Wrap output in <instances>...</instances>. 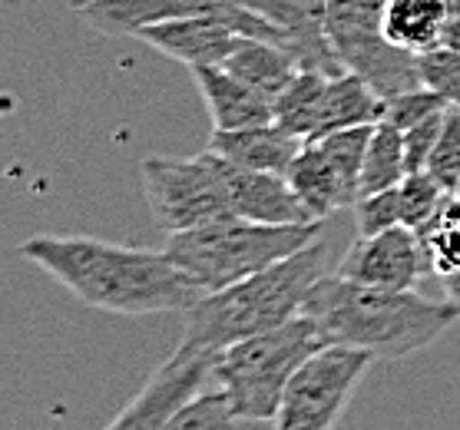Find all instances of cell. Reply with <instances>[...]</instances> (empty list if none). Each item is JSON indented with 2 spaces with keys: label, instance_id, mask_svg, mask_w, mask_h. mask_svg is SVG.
I'll return each mask as SVG.
<instances>
[{
  "label": "cell",
  "instance_id": "10",
  "mask_svg": "<svg viewBox=\"0 0 460 430\" xmlns=\"http://www.w3.org/2000/svg\"><path fill=\"white\" fill-rule=\"evenodd\" d=\"M212 361L216 357L179 345L103 430H166L169 420L212 378Z\"/></svg>",
  "mask_w": 460,
  "mask_h": 430
},
{
  "label": "cell",
  "instance_id": "23",
  "mask_svg": "<svg viewBox=\"0 0 460 430\" xmlns=\"http://www.w3.org/2000/svg\"><path fill=\"white\" fill-rule=\"evenodd\" d=\"M418 235L424 241V249H428L438 278L460 272V192H450L444 206H440V212Z\"/></svg>",
  "mask_w": 460,
  "mask_h": 430
},
{
  "label": "cell",
  "instance_id": "12",
  "mask_svg": "<svg viewBox=\"0 0 460 430\" xmlns=\"http://www.w3.org/2000/svg\"><path fill=\"white\" fill-rule=\"evenodd\" d=\"M137 40L192 70V66H222L226 57L239 47L242 33H235V27L219 13H196V17L153 23L137 33Z\"/></svg>",
  "mask_w": 460,
  "mask_h": 430
},
{
  "label": "cell",
  "instance_id": "33",
  "mask_svg": "<svg viewBox=\"0 0 460 430\" xmlns=\"http://www.w3.org/2000/svg\"><path fill=\"white\" fill-rule=\"evenodd\" d=\"M86 4H93V0H70V7H74V11H80V7H86Z\"/></svg>",
  "mask_w": 460,
  "mask_h": 430
},
{
  "label": "cell",
  "instance_id": "21",
  "mask_svg": "<svg viewBox=\"0 0 460 430\" xmlns=\"http://www.w3.org/2000/svg\"><path fill=\"white\" fill-rule=\"evenodd\" d=\"M324 86L328 74L322 70H298L295 80L275 96V123L288 129L298 139H312L318 127V113H322Z\"/></svg>",
  "mask_w": 460,
  "mask_h": 430
},
{
  "label": "cell",
  "instance_id": "28",
  "mask_svg": "<svg viewBox=\"0 0 460 430\" xmlns=\"http://www.w3.org/2000/svg\"><path fill=\"white\" fill-rule=\"evenodd\" d=\"M351 209H355L358 235H377V232H387L394 225H404L401 222V186L361 196Z\"/></svg>",
  "mask_w": 460,
  "mask_h": 430
},
{
  "label": "cell",
  "instance_id": "16",
  "mask_svg": "<svg viewBox=\"0 0 460 430\" xmlns=\"http://www.w3.org/2000/svg\"><path fill=\"white\" fill-rule=\"evenodd\" d=\"M305 139L292 136L279 123H261L245 129H212L209 153L242 169H259V172H285L292 169L295 156L302 153Z\"/></svg>",
  "mask_w": 460,
  "mask_h": 430
},
{
  "label": "cell",
  "instance_id": "19",
  "mask_svg": "<svg viewBox=\"0 0 460 430\" xmlns=\"http://www.w3.org/2000/svg\"><path fill=\"white\" fill-rule=\"evenodd\" d=\"M381 119H385V100H381L361 76L345 70V74L328 76L322 113H318V127H314L312 139L338 133V129L377 127Z\"/></svg>",
  "mask_w": 460,
  "mask_h": 430
},
{
  "label": "cell",
  "instance_id": "18",
  "mask_svg": "<svg viewBox=\"0 0 460 430\" xmlns=\"http://www.w3.org/2000/svg\"><path fill=\"white\" fill-rule=\"evenodd\" d=\"M454 4L457 0H385L381 23H385L387 40L418 57L438 50L444 43Z\"/></svg>",
  "mask_w": 460,
  "mask_h": 430
},
{
  "label": "cell",
  "instance_id": "29",
  "mask_svg": "<svg viewBox=\"0 0 460 430\" xmlns=\"http://www.w3.org/2000/svg\"><path fill=\"white\" fill-rule=\"evenodd\" d=\"M420 74L430 90H438L450 106H460V53L438 47L420 57Z\"/></svg>",
  "mask_w": 460,
  "mask_h": 430
},
{
  "label": "cell",
  "instance_id": "25",
  "mask_svg": "<svg viewBox=\"0 0 460 430\" xmlns=\"http://www.w3.org/2000/svg\"><path fill=\"white\" fill-rule=\"evenodd\" d=\"M235 424H239V414L232 410V400L226 398V391L216 388L199 391L169 420L166 430H235Z\"/></svg>",
  "mask_w": 460,
  "mask_h": 430
},
{
  "label": "cell",
  "instance_id": "2",
  "mask_svg": "<svg viewBox=\"0 0 460 430\" xmlns=\"http://www.w3.org/2000/svg\"><path fill=\"white\" fill-rule=\"evenodd\" d=\"M302 315L322 328L328 345L358 347L375 361H401L434 345L460 312L450 302H430L414 288H377L335 272L312 285Z\"/></svg>",
  "mask_w": 460,
  "mask_h": 430
},
{
  "label": "cell",
  "instance_id": "1",
  "mask_svg": "<svg viewBox=\"0 0 460 430\" xmlns=\"http://www.w3.org/2000/svg\"><path fill=\"white\" fill-rule=\"evenodd\" d=\"M21 255L96 312L133 318L166 312L186 315L206 298L166 249H129L86 235H33L21 245Z\"/></svg>",
  "mask_w": 460,
  "mask_h": 430
},
{
  "label": "cell",
  "instance_id": "6",
  "mask_svg": "<svg viewBox=\"0 0 460 430\" xmlns=\"http://www.w3.org/2000/svg\"><path fill=\"white\" fill-rule=\"evenodd\" d=\"M385 0H328L324 33L341 70L361 76L381 100L424 86L420 57L387 40Z\"/></svg>",
  "mask_w": 460,
  "mask_h": 430
},
{
  "label": "cell",
  "instance_id": "27",
  "mask_svg": "<svg viewBox=\"0 0 460 430\" xmlns=\"http://www.w3.org/2000/svg\"><path fill=\"white\" fill-rule=\"evenodd\" d=\"M447 100L438 93V90H430L428 83L418 86V90H408V93H398L385 100V119L381 123H391V127H398L401 133L411 127H418L420 119H428L434 113H444L447 110Z\"/></svg>",
  "mask_w": 460,
  "mask_h": 430
},
{
  "label": "cell",
  "instance_id": "14",
  "mask_svg": "<svg viewBox=\"0 0 460 430\" xmlns=\"http://www.w3.org/2000/svg\"><path fill=\"white\" fill-rule=\"evenodd\" d=\"M235 4L261 13L265 21H272L292 37L288 53L295 57L298 70H322L328 76L345 74L335 57V47L324 33L328 0H235Z\"/></svg>",
  "mask_w": 460,
  "mask_h": 430
},
{
  "label": "cell",
  "instance_id": "4",
  "mask_svg": "<svg viewBox=\"0 0 460 430\" xmlns=\"http://www.w3.org/2000/svg\"><path fill=\"white\" fill-rule=\"evenodd\" d=\"M322 232V222L305 225H265L249 219H222L202 229L169 235L166 252L202 292H222L288 255L302 252Z\"/></svg>",
  "mask_w": 460,
  "mask_h": 430
},
{
  "label": "cell",
  "instance_id": "17",
  "mask_svg": "<svg viewBox=\"0 0 460 430\" xmlns=\"http://www.w3.org/2000/svg\"><path fill=\"white\" fill-rule=\"evenodd\" d=\"M189 74H192V80L199 86L216 129H245L261 127V123H275L272 100L255 93L242 80H235L226 66H192Z\"/></svg>",
  "mask_w": 460,
  "mask_h": 430
},
{
  "label": "cell",
  "instance_id": "3",
  "mask_svg": "<svg viewBox=\"0 0 460 430\" xmlns=\"http://www.w3.org/2000/svg\"><path fill=\"white\" fill-rule=\"evenodd\" d=\"M324 268H328V245L314 239L285 262L269 265L222 292H209L182 315L179 345L216 357L245 338L292 321L295 315H302L312 285L328 275Z\"/></svg>",
  "mask_w": 460,
  "mask_h": 430
},
{
  "label": "cell",
  "instance_id": "5",
  "mask_svg": "<svg viewBox=\"0 0 460 430\" xmlns=\"http://www.w3.org/2000/svg\"><path fill=\"white\" fill-rule=\"evenodd\" d=\"M322 347H328L322 328L308 315H295L292 321L245 338L216 355L212 381L226 391L239 420H275L279 400L295 371Z\"/></svg>",
  "mask_w": 460,
  "mask_h": 430
},
{
  "label": "cell",
  "instance_id": "26",
  "mask_svg": "<svg viewBox=\"0 0 460 430\" xmlns=\"http://www.w3.org/2000/svg\"><path fill=\"white\" fill-rule=\"evenodd\" d=\"M428 172L447 192H460V106H447L438 146L430 153Z\"/></svg>",
  "mask_w": 460,
  "mask_h": 430
},
{
  "label": "cell",
  "instance_id": "9",
  "mask_svg": "<svg viewBox=\"0 0 460 430\" xmlns=\"http://www.w3.org/2000/svg\"><path fill=\"white\" fill-rule=\"evenodd\" d=\"M375 127L338 129L328 136L305 139L302 153L288 169V182L312 212V219L324 222L338 209H348L361 199V169Z\"/></svg>",
  "mask_w": 460,
  "mask_h": 430
},
{
  "label": "cell",
  "instance_id": "13",
  "mask_svg": "<svg viewBox=\"0 0 460 430\" xmlns=\"http://www.w3.org/2000/svg\"><path fill=\"white\" fill-rule=\"evenodd\" d=\"M239 11L235 0H93L76 11V17L106 37H133L153 23L196 17V13H219L232 23ZM239 33V31H235Z\"/></svg>",
  "mask_w": 460,
  "mask_h": 430
},
{
  "label": "cell",
  "instance_id": "31",
  "mask_svg": "<svg viewBox=\"0 0 460 430\" xmlns=\"http://www.w3.org/2000/svg\"><path fill=\"white\" fill-rule=\"evenodd\" d=\"M440 47L460 53V0L454 4V13H450V23H447V31H444V43H440Z\"/></svg>",
  "mask_w": 460,
  "mask_h": 430
},
{
  "label": "cell",
  "instance_id": "11",
  "mask_svg": "<svg viewBox=\"0 0 460 430\" xmlns=\"http://www.w3.org/2000/svg\"><path fill=\"white\" fill-rule=\"evenodd\" d=\"M434 272L424 241L408 225H394L377 235H358V241L338 262V275L377 288H418Z\"/></svg>",
  "mask_w": 460,
  "mask_h": 430
},
{
  "label": "cell",
  "instance_id": "15",
  "mask_svg": "<svg viewBox=\"0 0 460 430\" xmlns=\"http://www.w3.org/2000/svg\"><path fill=\"white\" fill-rule=\"evenodd\" d=\"M222 172H226V186H229L232 209L239 219L249 222H265V225H305L312 219V212L305 209V202L298 199V192L292 189V182L285 172H259V169H242L232 166L226 159Z\"/></svg>",
  "mask_w": 460,
  "mask_h": 430
},
{
  "label": "cell",
  "instance_id": "30",
  "mask_svg": "<svg viewBox=\"0 0 460 430\" xmlns=\"http://www.w3.org/2000/svg\"><path fill=\"white\" fill-rule=\"evenodd\" d=\"M444 113H434L428 119H420L418 127L404 129V156H408V172H424L430 162V153L438 146L440 127H444Z\"/></svg>",
  "mask_w": 460,
  "mask_h": 430
},
{
  "label": "cell",
  "instance_id": "24",
  "mask_svg": "<svg viewBox=\"0 0 460 430\" xmlns=\"http://www.w3.org/2000/svg\"><path fill=\"white\" fill-rule=\"evenodd\" d=\"M447 196L450 192L430 176L428 169H424V172H408L404 182H401V222H404L408 229L420 232L434 215H438Z\"/></svg>",
  "mask_w": 460,
  "mask_h": 430
},
{
  "label": "cell",
  "instance_id": "8",
  "mask_svg": "<svg viewBox=\"0 0 460 430\" xmlns=\"http://www.w3.org/2000/svg\"><path fill=\"white\" fill-rule=\"evenodd\" d=\"M371 361L375 357L358 347H322L288 381L275 410V430H335Z\"/></svg>",
  "mask_w": 460,
  "mask_h": 430
},
{
  "label": "cell",
  "instance_id": "7",
  "mask_svg": "<svg viewBox=\"0 0 460 430\" xmlns=\"http://www.w3.org/2000/svg\"><path fill=\"white\" fill-rule=\"evenodd\" d=\"M139 172H143L149 212L159 229L169 235L235 215L222 162L209 149L192 159L149 156L143 159Z\"/></svg>",
  "mask_w": 460,
  "mask_h": 430
},
{
  "label": "cell",
  "instance_id": "22",
  "mask_svg": "<svg viewBox=\"0 0 460 430\" xmlns=\"http://www.w3.org/2000/svg\"><path fill=\"white\" fill-rule=\"evenodd\" d=\"M408 176V156H404V133L391 123H377L371 133L361 169V196L385 192L401 186Z\"/></svg>",
  "mask_w": 460,
  "mask_h": 430
},
{
  "label": "cell",
  "instance_id": "20",
  "mask_svg": "<svg viewBox=\"0 0 460 430\" xmlns=\"http://www.w3.org/2000/svg\"><path fill=\"white\" fill-rule=\"evenodd\" d=\"M222 66H226L235 80L252 86L255 93L269 96L272 103H275V96L282 93L285 86L295 80V74H298V64L292 60V53L282 50L279 43L252 40V37H242L239 47L226 57Z\"/></svg>",
  "mask_w": 460,
  "mask_h": 430
},
{
  "label": "cell",
  "instance_id": "32",
  "mask_svg": "<svg viewBox=\"0 0 460 430\" xmlns=\"http://www.w3.org/2000/svg\"><path fill=\"white\" fill-rule=\"evenodd\" d=\"M440 285H444V294H447V302L460 312V272L440 275Z\"/></svg>",
  "mask_w": 460,
  "mask_h": 430
}]
</instances>
